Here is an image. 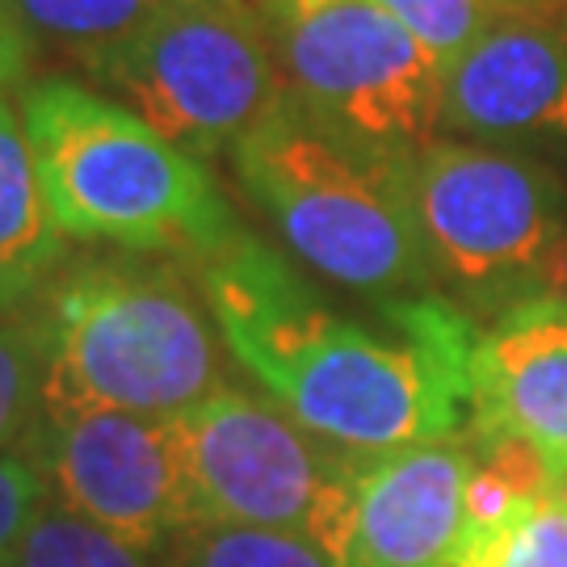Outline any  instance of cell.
I'll use <instances>...</instances> for the list:
<instances>
[{"instance_id":"obj_21","label":"cell","mask_w":567,"mask_h":567,"mask_svg":"<svg viewBox=\"0 0 567 567\" xmlns=\"http://www.w3.org/2000/svg\"><path fill=\"white\" fill-rule=\"evenodd\" d=\"M30 51H34V34L21 21L18 0H0V97L21 89L30 72Z\"/></svg>"},{"instance_id":"obj_3","label":"cell","mask_w":567,"mask_h":567,"mask_svg":"<svg viewBox=\"0 0 567 567\" xmlns=\"http://www.w3.org/2000/svg\"><path fill=\"white\" fill-rule=\"evenodd\" d=\"M210 307L177 265L93 257L55 274L30 303L42 337V408L173 421L224 383Z\"/></svg>"},{"instance_id":"obj_12","label":"cell","mask_w":567,"mask_h":567,"mask_svg":"<svg viewBox=\"0 0 567 567\" xmlns=\"http://www.w3.org/2000/svg\"><path fill=\"white\" fill-rule=\"evenodd\" d=\"M466 437H513L567 471V311H529L480 328L471 349Z\"/></svg>"},{"instance_id":"obj_22","label":"cell","mask_w":567,"mask_h":567,"mask_svg":"<svg viewBox=\"0 0 567 567\" xmlns=\"http://www.w3.org/2000/svg\"><path fill=\"white\" fill-rule=\"evenodd\" d=\"M555 496H559V501L567 505V471L559 475V480H555Z\"/></svg>"},{"instance_id":"obj_19","label":"cell","mask_w":567,"mask_h":567,"mask_svg":"<svg viewBox=\"0 0 567 567\" xmlns=\"http://www.w3.org/2000/svg\"><path fill=\"white\" fill-rule=\"evenodd\" d=\"M513 0H383V9L425 47L433 60L450 68Z\"/></svg>"},{"instance_id":"obj_23","label":"cell","mask_w":567,"mask_h":567,"mask_svg":"<svg viewBox=\"0 0 567 567\" xmlns=\"http://www.w3.org/2000/svg\"><path fill=\"white\" fill-rule=\"evenodd\" d=\"M513 4H529V0H513Z\"/></svg>"},{"instance_id":"obj_7","label":"cell","mask_w":567,"mask_h":567,"mask_svg":"<svg viewBox=\"0 0 567 567\" xmlns=\"http://www.w3.org/2000/svg\"><path fill=\"white\" fill-rule=\"evenodd\" d=\"M198 526L303 534L341 564L353 471L362 454L337 450L299 425L278 400L219 386L173 416Z\"/></svg>"},{"instance_id":"obj_11","label":"cell","mask_w":567,"mask_h":567,"mask_svg":"<svg viewBox=\"0 0 567 567\" xmlns=\"http://www.w3.org/2000/svg\"><path fill=\"white\" fill-rule=\"evenodd\" d=\"M442 131L454 140L567 147V25L508 4L446 68Z\"/></svg>"},{"instance_id":"obj_17","label":"cell","mask_w":567,"mask_h":567,"mask_svg":"<svg viewBox=\"0 0 567 567\" xmlns=\"http://www.w3.org/2000/svg\"><path fill=\"white\" fill-rule=\"evenodd\" d=\"M13 567H161V555L122 543L102 526L47 501L25 529Z\"/></svg>"},{"instance_id":"obj_20","label":"cell","mask_w":567,"mask_h":567,"mask_svg":"<svg viewBox=\"0 0 567 567\" xmlns=\"http://www.w3.org/2000/svg\"><path fill=\"white\" fill-rule=\"evenodd\" d=\"M51 501V487L39 458L30 450H13L0 458V567H13L25 529L34 526L42 505Z\"/></svg>"},{"instance_id":"obj_6","label":"cell","mask_w":567,"mask_h":567,"mask_svg":"<svg viewBox=\"0 0 567 567\" xmlns=\"http://www.w3.org/2000/svg\"><path fill=\"white\" fill-rule=\"evenodd\" d=\"M89 76L194 161L231 152L286 97L269 18L252 0H161Z\"/></svg>"},{"instance_id":"obj_14","label":"cell","mask_w":567,"mask_h":567,"mask_svg":"<svg viewBox=\"0 0 567 567\" xmlns=\"http://www.w3.org/2000/svg\"><path fill=\"white\" fill-rule=\"evenodd\" d=\"M454 567H567V505L550 492L496 526H466Z\"/></svg>"},{"instance_id":"obj_2","label":"cell","mask_w":567,"mask_h":567,"mask_svg":"<svg viewBox=\"0 0 567 567\" xmlns=\"http://www.w3.org/2000/svg\"><path fill=\"white\" fill-rule=\"evenodd\" d=\"M231 164L286 248L320 278L374 299L433 286L416 152L365 140L286 89L231 147Z\"/></svg>"},{"instance_id":"obj_5","label":"cell","mask_w":567,"mask_h":567,"mask_svg":"<svg viewBox=\"0 0 567 567\" xmlns=\"http://www.w3.org/2000/svg\"><path fill=\"white\" fill-rule=\"evenodd\" d=\"M433 286L475 324L567 311V189L508 147L433 140L416 152Z\"/></svg>"},{"instance_id":"obj_13","label":"cell","mask_w":567,"mask_h":567,"mask_svg":"<svg viewBox=\"0 0 567 567\" xmlns=\"http://www.w3.org/2000/svg\"><path fill=\"white\" fill-rule=\"evenodd\" d=\"M63 236L18 110L0 97V311H21L60 274Z\"/></svg>"},{"instance_id":"obj_16","label":"cell","mask_w":567,"mask_h":567,"mask_svg":"<svg viewBox=\"0 0 567 567\" xmlns=\"http://www.w3.org/2000/svg\"><path fill=\"white\" fill-rule=\"evenodd\" d=\"M18 9L34 39L60 42L89 72L105 51L131 39L161 0H18Z\"/></svg>"},{"instance_id":"obj_8","label":"cell","mask_w":567,"mask_h":567,"mask_svg":"<svg viewBox=\"0 0 567 567\" xmlns=\"http://www.w3.org/2000/svg\"><path fill=\"white\" fill-rule=\"evenodd\" d=\"M265 18L299 102L404 152L442 140L446 68L383 0H265Z\"/></svg>"},{"instance_id":"obj_1","label":"cell","mask_w":567,"mask_h":567,"mask_svg":"<svg viewBox=\"0 0 567 567\" xmlns=\"http://www.w3.org/2000/svg\"><path fill=\"white\" fill-rule=\"evenodd\" d=\"M189 265L231 358L337 450L386 454L458 437L471 421L480 324L446 295H391L370 324L344 320L244 227Z\"/></svg>"},{"instance_id":"obj_15","label":"cell","mask_w":567,"mask_h":567,"mask_svg":"<svg viewBox=\"0 0 567 567\" xmlns=\"http://www.w3.org/2000/svg\"><path fill=\"white\" fill-rule=\"evenodd\" d=\"M161 567H341L320 543L286 529L189 526L161 550Z\"/></svg>"},{"instance_id":"obj_10","label":"cell","mask_w":567,"mask_h":567,"mask_svg":"<svg viewBox=\"0 0 567 567\" xmlns=\"http://www.w3.org/2000/svg\"><path fill=\"white\" fill-rule=\"evenodd\" d=\"M475 450L463 433L362 454L341 567H454L466 534Z\"/></svg>"},{"instance_id":"obj_9","label":"cell","mask_w":567,"mask_h":567,"mask_svg":"<svg viewBox=\"0 0 567 567\" xmlns=\"http://www.w3.org/2000/svg\"><path fill=\"white\" fill-rule=\"evenodd\" d=\"M25 450L39 458L55 505L147 555L198 526L177 421L60 412L39 416Z\"/></svg>"},{"instance_id":"obj_4","label":"cell","mask_w":567,"mask_h":567,"mask_svg":"<svg viewBox=\"0 0 567 567\" xmlns=\"http://www.w3.org/2000/svg\"><path fill=\"white\" fill-rule=\"evenodd\" d=\"M21 126L68 240L198 261L240 231L203 161L122 102L42 81L21 89Z\"/></svg>"},{"instance_id":"obj_18","label":"cell","mask_w":567,"mask_h":567,"mask_svg":"<svg viewBox=\"0 0 567 567\" xmlns=\"http://www.w3.org/2000/svg\"><path fill=\"white\" fill-rule=\"evenodd\" d=\"M42 408V337L34 316L0 311V458L25 450Z\"/></svg>"}]
</instances>
